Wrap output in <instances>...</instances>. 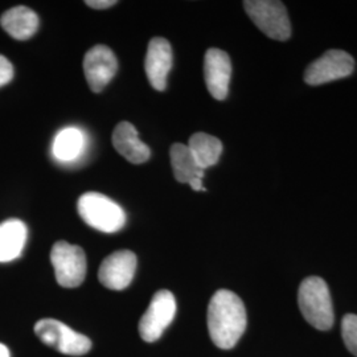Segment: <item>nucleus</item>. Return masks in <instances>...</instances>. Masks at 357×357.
<instances>
[{
	"label": "nucleus",
	"mask_w": 357,
	"mask_h": 357,
	"mask_svg": "<svg viewBox=\"0 0 357 357\" xmlns=\"http://www.w3.org/2000/svg\"><path fill=\"white\" fill-rule=\"evenodd\" d=\"M245 11L268 38L278 41L291 36V24L286 7L275 0H248L243 1Z\"/></svg>",
	"instance_id": "4"
},
{
	"label": "nucleus",
	"mask_w": 357,
	"mask_h": 357,
	"mask_svg": "<svg viewBox=\"0 0 357 357\" xmlns=\"http://www.w3.org/2000/svg\"><path fill=\"white\" fill-rule=\"evenodd\" d=\"M298 303L303 318L317 330L327 331L333 324V307L327 283L310 277L301 283Z\"/></svg>",
	"instance_id": "2"
},
{
	"label": "nucleus",
	"mask_w": 357,
	"mask_h": 357,
	"mask_svg": "<svg viewBox=\"0 0 357 357\" xmlns=\"http://www.w3.org/2000/svg\"><path fill=\"white\" fill-rule=\"evenodd\" d=\"M187 146L191 150L196 163L204 171L209 167L215 166L222 153L221 141L205 132L193 134Z\"/></svg>",
	"instance_id": "16"
},
{
	"label": "nucleus",
	"mask_w": 357,
	"mask_h": 357,
	"mask_svg": "<svg viewBox=\"0 0 357 357\" xmlns=\"http://www.w3.org/2000/svg\"><path fill=\"white\" fill-rule=\"evenodd\" d=\"M246 310L238 295L218 290L208 306V330L212 342L221 349L238 343L246 328Z\"/></svg>",
	"instance_id": "1"
},
{
	"label": "nucleus",
	"mask_w": 357,
	"mask_h": 357,
	"mask_svg": "<svg viewBox=\"0 0 357 357\" xmlns=\"http://www.w3.org/2000/svg\"><path fill=\"white\" fill-rule=\"evenodd\" d=\"M171 165L174 175L178 183H190L193 178H204V169H202L196 163L191 150L187 144L175 143L169 151Z\"/></svg>",
	"instance_id": "17"
},
{
	"label": "nucleus",
	"mask_w": 357,
	"mask_h": 357,
	"mask_svg": "<svg viewBox=\"0 0 357 357\" xmlns=\"http://www.w3.org/2000/svg\"><path fill=\"white\" fill-rule=\"evenodd\" d=\"M342 335L347 348L357 356V315H345L342 323Z\"/></svg>",
	"instance_id": "19"
},
{
	"label": "nucleus",
	"mask_w": 357,
	"mask_h": 357,
	"mask_svg": "<svg viewBox=\"0 0 357 357\" xmlns=\"http://www.w3.org/2000/svg\"><path fill=\"white\" fill-rule=\"evenodd\" d=\"M355 68V61L349 53L339 50L326 52L320 59L308 65L305 81L308 85L318 86L335 79L348 77Z\"/></svg>",
	"instance_id": "8"
},
{
	"label": "nucleus",
	"mask_w": 357,
	"mask_h": 357,
	"mask_svg": "<svg viewBox=\"0 0 357 357\" xmlns=\"http://www.w3.org/2000/svg\"><path fill=\"white\" fill-rule=\"evenodd\" d=\"M13 78V66L4 56L0 54V88L7 85Z\"/></svg>",
	"instance_id": "20"
},
{
	"label": "nucleus",
	"mask_w": 357,
	"mask_h": 357,
	"mask_svg": "<svg viewBox=\"0 0 357 357\" xmlns=\"http://www.w3.org/2000/svg\"><path fill=\"white\" fill-rule=\"evenodd\" d=\"M85 4L94 10H106L115 6L116 1L115 0H88L85 1Z\"/></svg>",
	"instance_id": "21"
},
{
	"label": "nucleus",
	"mask_w": 357,
	"mask_h": 357,
	"mask_svg": "<svg viewBox=\"0 0 357 357\" xmlns=\"http://www.w3.org/2000/svg\"><path fill=\"white\" fill-rule=\"evenodd\" d=\"M0 357H10V351L4 344L0 343Z\"/></svg>",
	"instance_id": "23"
},
{
	"label": "nucleus",
	"mask_w": 357,
	"mask_h": 357,
	"mask_svg": "<svg viewBox=\"0 0 357 357\" xmlns=\"http://www.w3.org/2000/svg\"><path fill=\"white\" fill-rule=\"evenodd\" d=\"M118 70L114 52L106 45L93 47L84 59V72L90 89L94 93L102 91L113 79Z\"/></svg>",
	"instance_id": "10"
},
{
	"label": "nucleus",
	"mask_w": 357,
	"mask_h": 357,
	"mask_svg": "<svg viewBox=\"0 0 357 357\" xmlns=\"http://www.w3.org/2000/svg\"><path fill=\"white\" fill-rule=\"evenodd\" d=\"M205 84L213 98L222 101L229 91L231 64L229 56L221 50L211 48L205 53Z\"/></svg>",
	"instance_id": "11"
},
{
	"label": "nucleus",
	"mask_w": 357,
	"mask_h": 357,
	"mask_svg": "<svg viewBox=\"0 0 357 357\" xmlns=\"http://www.w3.org/2000/svg\"><path fill=\"white\" fill-rule=\"evenodd\" d=\"M115 150L132 165H142L151 156L149 146L138 137V131L130 122H121L113 132Z\"/></svg>",
	"instance_id": "13"
},
{
	"label": "nucleus",
	"mask_w": 357,
	"mask_h": 357,
	"mask_svg": "<svg viewBox=\"0 0 357 357\" xmlns=\"http://www.w3.org/2000/svg\"><path fill=\"white\" fill-rule=\"evenodd\" d=\"M0 24L13 38L26 40L36 33L38 28V16L31 8L19 6L3 13Z\"/></svg>",
	"instance_id": "14"
},
{
	"label": "nucleus",
	"mask_w": 357,
	"mask_h": 357,
	"mask_svg": "<svg viewBox=\"0 0 357 357\" xmlns=\"http://www.w3.org/2000/svg\"><path fill=\"white\" fill-rule=\"evenodd\" d=\"M146 75L153 89L163 91L167 88V76L172 68V50L166 38H153L146 54Z\"/></svg>",
	"instance_id": "12"
},
{
	"label": "nucleus",
	"mask_w": 357,
	"mask_h": 357,
	"mask_svg": "<svg viewBox=\"0 0 357 357\" xmlns=\"http://www.w3.org/2000/svg\"><path fill=\"white\" fill-rule=\"evenodd\" d=\"M77 209L79 216L89 227L103 233L118 231L125 227L126 222V213L122 206L102 193H84L78 199Z\"/></svg>",
	"instance_id": "3"
},
{
	"label": "nucleus",
	"mask_w": 357,
	"mask_h": 357,
	"mask_svg": "<svg viewBox=\"0 0 357 357\" xmlns=\"http://www.w3.org/2000/svg\"><path fill=\"white\" fill-rule=\"evenodd\" d=\"M188 184L191 185V188L193 191H205V188L203 187V180H202V178H193Z\"/></svg>",
	"instance_id": "22"
},
{
	"label": "nucleus",
	"mask_w": 357,
	"mask_h": 357,
	"mask_svg": "<svg viewBox=\"0 0 357 357\" xmlns=\"http://www.w3.org/2000/svg\"><path fill=\"white\" fill-rule=\"evenodd\" d=\"M176 314V299L168 290H160L153 295L147 311L139 321L141 337L147 343H153L162 337L167 327Z\"/></svg>",
	"instance_id": "7"
},
{
	"label": "nucleus",
	"mask_w": 357,
	"mask_h": 357,
	"mask_svg": "<svg viewBox=\"0 0 357 357\" xmlns=\"http://www.w3.org/2000/svg\"><path fill=\"white\" fill-rule=\"evenodd\" d=\"M85 139L82 132L76 128L61 130L53 142V153L61 162L75 160L82 153Z\"/></svg>",
	"instance_id": "18"
},
{
	"label": "nucleus",
	"mask_w": 357,
	"mask_h": 357,
	"mask_svg": "<svg viewBox=\"0 0 357 357\" xmlns=\"http://www.w3.org/2000/svg\"><path fill=\"white\" fill-rule=\"evenodd\" d=\"M35 333L44 344L69 356H82L91 348V342L85 335L73 331L59 320H38L35 324Z\"/></svg>",
	"instance_id": "5"
},
{
	"label": "nucleus",
	"mask_w": 357,
	"mask_h": 357,
	"mask_svg": "<svg viewBox=\"0 0 357 357\" xmlns=\"http://www.w3.org/2000/svg\"><path fill=\"white\" fill-rule=\"evenodd\" d=\"M51 261L60 286L73 289L82 284L86 275V255L79 246L65 241L54 243Z\"/></svg>",
	"instance_id": "6"
},
{
	"label": "nucleus",
	"mask_w": 357,
	"mask_h": 357,
	"mask_svg": "<svg viewBox=\"0 0 357 357\" xmlns=\"http://www.w3.org/2000/svg\"><path fill=\"white\" fill-rule=\"evenodd\" d=\"M26 243V224L20 220H7L0 224V262L19 258Z\"/></svg>",
	"instance_id": "15"
},
{
	"label": "nucleus",
	"mask_w": 357,
	"mask_h": 357,
	"mask_svg": "<svg viewBox=\"0 0 357 357\" xmlns=\"http://www.w3.org/2000/svg\"><path fill=\"white\" fill-rule=\"evenodd\" d=\"M137 270V255L130 250H118L103 259L98 280L105 287L121 291L132 282Z\"/></svg>",
	"instance_id": "9"
}]
</instances>
